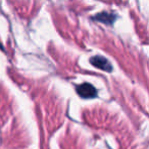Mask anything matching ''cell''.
<instances>
[{
	"label": "cell",
	"mask_w": 149,
	"mask_h": 149,
	"mask_svg": "<svg viewBox=\"0 0 149 149\" xmlns=\"http://www.w3.org/2000/svg\"><path fill=\"white\" fill-rule=\"evenodd\" d=\"M77 92L79 96H81L84 99H90L95 98L97 96V90L93 85L89 83H83L77 87Z\"/></svg>",
	"instance_id": "obj_1"
},
{
	"label": "cell",
	"mask_w": 149,
	"mask_h": 149,
	"mask_svg": "<svg viewBox=\"0 0 149 149\" xmlns=\"http://www.w3.org/2000/svg\"><path fill=\"white\" fill-rule=\"evenodd\" d=\"M90 62L93 64L95 68H100V70H104V72H111L112 70V65L105 57L103 56L96 55L90 58Z\"/></svg>",
	"instance_id": "obj_2"
},
{
	"label": "cell",
	"mask_w": 149,
	"mask_h": 149,
	"mask_svg": "<svg viewBox=\"0 0 149 149\" xmlns=\"http://www.w3.org/2000/svg\"><path fill=\"white\" fill-rule=\"evenodd\" d=\"M116 17L113 15V13H106V11H103V13H100L98 15H94L93 19L97 22H100V23H103L105 25H112L116 21Z\"/></svg>",
	"instance_id": "obj_3"
}]
</instances>
